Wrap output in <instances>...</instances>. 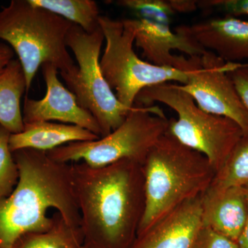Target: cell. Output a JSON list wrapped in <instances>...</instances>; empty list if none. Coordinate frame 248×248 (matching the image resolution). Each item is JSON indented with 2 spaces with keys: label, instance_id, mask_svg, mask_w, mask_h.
Masks as SVG:
<instances>
[{
  "label": "cell",
  "instance_id": "obj_10",
  "mask_svg": "<svg viewBox=\"0 0 248 248\" xmlns=\"http://www.w3.org/2000/svg\"><path fill=\"white\" fill-rule=\"evenodd\" d=\"M135 32V45L146 61L155 66L192 71L207 50L181 27L172 31L170 24L125 19Z\"/></svg>",
  "mask_w": 248,
  "mask_h": 248
},
{
  "label": "cell",
  "instance_id": "obj_21",
  "mask_svg": "<svg viewBox=\"0 0 248 248\" xmlns=\"http://www.w3.org/2000/svg\"><path fill=\"white\" fill-rule=\"evenodd\" d=\"M10 136L0 125V200L11 195L19 180V170L9 148Z\"/></svg>",
  "mask_w": 248,
  "mask_h": 248
},
{
  "label": "cell",
  "instance_id": "obj_27",
  "mask_svg": "<svg viewBox=\"0 0 248 248\" xmlns=\"http://www.w3.org/2000/svg\"><path fill=\"white\" fill-rule=\"evenodd\" d=\"M245 187H246V198H247L248 217L244 232L238 241L240 248H248V186Z\"/></svg>",
  "mask_w": 248,
  "mask_h": 248
},
{
  "label": "cell",
  "instance_id": "obj_12",
  "mask_svg": "<svg viewBox=\"0 0 248 248\" xmlns=\"http://www.w3.org/2000/svg\"><path fill=\"white\" fill-rule=\"evenodd\" d=\"M202 195L174 209L143 234L134 248H195L202 228Z\"/></svg>",
  "mask_w": 248,
  "mask_h": 248
},
{
  "label": "cell",
  "instance_id": "obj_17",
  "mask_svg": "<svg viewBox=\"0 0 248 248\" xmlns=\"http://www.w3.org/2000/svg\"><path fill=\"white\" fill-rule=\"evenodd\" d=\"M31 4L64 18L88 33L100 28L99 9L93 0H29Z\"/></svg>",
  "mask_w": 248,
  "mask_h": 248
},
{
  "label": "cell",
  "instance_id": "obj_5",
  "mask_svg": "<svg viewBox=\"0 0 248 248\" xmlns=\"http://www.w3.org/2000/svg\"><path fill=\"white\" fill-rule=\"evenodd\" d=\"M159 102L177 112L169 120L168 133L182 144L204 155L216 173L244 136L234 122L205 112L177 84L164 83L142 90L135 107H151Z\"/></svg>",
  "mask_w": 248,
  "mask_h": 248
},
{
  "label": "cell",
  "instance_id": "obj_24",
  "mask_svg": "<svg viewBox=\"0 0 248 248\" xmlns=\"http://www.w3.org/2000/svg\"><path fill=\"white\" fill-rule=\"evenodd\" d=\"M228 76L234 83L240 99L248 111V63H240L237 68L228 72Z\"/></svg>",
  "mask_w": 248,
  "mask_h": 248
},
{
  "label": "cell",
  "instance_id": "obj_14",
  "mask_svg": "<svg viewBox=\"0 0 248 248\" xmlns=\"http://www.w3.org/2000/svg\"><path fill=\"white\" fill-rule=\"evenodd\" d=\"M248 217L246 187L215 190L208 188L202 196L203 227L238 242Z\"/></svg>",
  "mask_w": 248,
  "mask_h": 248
},
{
  "label": "cell",
  "instance_id": "obj_2",
  "mask_svg": "<svg viewBox=\"0 0 248 248\" xmlns=\"http://www.w3.org/2000/svg\"><path fill=\"white\" fill-rule=\"evenodd\" d=\"M19 170L14 192L0 200V248H17L28 234L50 231L56 210L73 231L82 235L71 164L59 162L46 152L23 149L13 153Z\"/></svg>",
  "mask_w": 248,
  "mask_h": 248
},
{
  "label": "cell",
  "instance_id": "obj_6",
  "mask_svg": "<svg viewBox=\"0 0 248 248\" xmlns=\"http://www.w3.org/2000/svg\"><path fill=\"white\" fill-rule=\"evenodd\" d=\"M169 124L158 106H134L123 123L107 136L94 141L73 142L46 153L59 162H83L93 168L105 167L124 159L143 164L151 148L167 132Z\"/></svg>",
  "mask_w": 248,
  "mask_h": 248
},
{
  "label": "cell",
  "instance_id": "obj_7",
  "mask_svg": "<svg viewBox=\"0 0 248 248\" xmlns=\"http://www.w3.org/2000/svg\"><path fill=\"white\" fill-rule=\"evenodd\" d=\"M99 25L106 42L100 58L103 76L121 104L128 108H133L142 90L170 81L186 84L200 66L192 71H182L155 66L139 58L135 53V32L125 19L101 16Z\"/></svg>",
  "mask_w": 248,
  "mask_h": 248
},
{
  "label": "cell",
  "instance_id": "obj_4",
  "mask_svg": "<svg viewBox=\"0 0 248 248\" xmlns=\"http://www.w3.org/2000/svg\"><path fill=\"white\" fill-rule=\"evenodd\" d=\"M73 25L29 0H12L0 10V41L17 55L27 79V93L45 63H51L60 73L76 68L66 42Z\"/></svg>",
  "mask_w": 248,
  "mask_h": 248
},
{
  "label": "cell",
  "instance_id": "obj_8",
  "mask_svg": "<svg viewBox=\"0 0 248 248\" xmlns=\"http://www.w3.org/2000/svg\"><path fill=\"white\" fill-rule=\"evenodd\" d=\"M104 42L101 27L88 33L73 24L68 31L66 42L78 65L70 73H60L79 105L97 121L102 130V138L118 128L133 109L121 104L103 76L100 53Z\"/></svg>",
  "mask_w": 248,
  "mask_h": 248
},
{
  "label": "cell",
  "instance_id": "obj_3",
  "mask_svg": "<svg viewBox=\"0 0 248 248\" xmlns=\"http://www.w3.org/2000/svg\"><path fill=\"white\" fill-rule=\"evenodd\" d=\"M145 207L138 236L179 205L205 193L215 170L204 155L166 132L143 164Z\"/></svg>",
  "mask_w": 248,
  "mask_h": 248
},
{
  "label": "cell",
  "instance_id": "obj_13",
  "mask_svg": "<svg viewBox=\"0 0 248 248\" xmlns=\"http://www.w3.org/2000/svg\"><path fill=\"white\" fill-rule=\"evenodd\" d=\"M181 27L202 48L223 61L248 60V20L225 16Z\"/></svg>",
  "mask_w": 248,
  "mask_h": 248
},
{
  "label": "cell",
  "instance_id": "obj_20",
  "mask_svg": "<svg viewBox=\"0 0 248 248\" xmlns=\"http://www.w3.org/2000/svg\"><path fill=\"white\" fill-rule=\"evenodd\" d=\"M116 4L133 13L135 19L148 22L171 24L176 15L170 0H119Z\"/></svg>",
  "mask_w": 248,
  "mask_h": 248
},
{
  "label": "cell",
  "instance_id": "obj_19",
  "mask_svg": "<svg viewBox=\"0 0 248 248\" xmlns=\"http://www.w3.org/2000/svg\"><path fill=\"white\" fill-rule=\"evenodd\" d=\"M55 223L50 231L28 234L19 241L17 248H79L82 235L73 231L55 212Z\"/></svg>",
  "mask_w": 248,
  "mask_h": 248
},
{
  "label": "cell",
  "instance_id": "obj_11",
  "mask_svg": "<svg viewBox=\"0 0 248 248\" xmlns=\"http://www.w3.org/2000/svg\"><path fill=\"white\" fill-rule=\"evenodd\" d=\"M42 72L46 92L38 100L25 98L22 108L24 124L57 121L78 125L102 138V130L94 117L79 105L76 95L59 79L58 68L46 63L42 65Z\"/></svg>",
  "mask_w": 248,
  "mask_h": 248
},
{
  "label": "cell",
  "instance_id": "obj_1",
  "mask_svg": "<svg viewBox=\"0 0 248 248\" xmlns=\"http://www.w3.org/2000/svg\"><path fill=\"white\" fill-rule=\"evenodd\" d=\"M71 166L87 248H115L138 236L145 207L143 164L124 159L102 168Z\"/></svg>",
  "mask_w": 248,
  "mask_h": 248
},
{
  "label": "cell",
  "instance_id": "obj_22",
  "mask_svg": "<svg viewBox=\"0 0 248 248\" xmlns=\"http://www.w3.org/2000/svg\"><path fill=\"white\" fill-rule=\"evenodd\" d=\"M197 4L198 9L217 10L229 17H248V0H205Z\"/></svg>",
  "mask_w": 248,
  "mask_h": 248
},
{
  "label": "cell",
  "instance_id": "obj_16",
  "mask_svg": "<svg viewBox=\"0 0 248 248\" xmlns=\"http://www.w3.org/2000/svg\"><path fill=\"white\" fill-rule=\"evenodd\" d=\"M27 79L20 62L14 58L0 74V125L11 134L24 129L21 99Z\"/></svg>",
  "mask_w": 248,
  "mask_h": 248
},
{
  "label": "cell",
  "instance_id": "obj_18",
  "mask_svg": "<svg viewBox=\"0 0 248 248\" xmlns=\"http://www.w3.org/2000/svg\"><path fill=\"white\" fill-rule=\"evenodd\" d=\"M248 186V135L236 143L208 188L220 190Z\"/></svg>",
  "mask_w": 248,
  "mask_h": 248
},
{
  "label": "cell",
  "instance_id": "obj_28",
  "mask_svg": "<svg viewBox=\"0 0 248 248\" xmlns=\"http://www.w3.org/2000/svg\"><path fill=\"white\" fill-rule=\"evenodd\" d=\"M79 248H86V247H79Z\"/></svg>",
  "mask_w": 248,
  "mask_h": 248
},
{
  "label": "cell",
  "instance_id": "obj_25",
  "mask_svg": "<svg viewBox=\"0 0 248 248\" xmlns=\"http://www.w3.org/2000/svg\"><path fill=\"white\" fill-rule=\"evenodd\" d=\"M174 12L177 14H187L198 9L197 1L192 0H170Z\"/></svg>",
  "mask_w": 248,
  "mask_h": 248
},
{
  "label": "cell",
  "instance_id": "obj_26",
  "mask_svg": "<svg viewBox=\"0 0 248 248\" xmlns=\"http://www.w3.org/2000/svg\"><path fill=\"white\" fill-rule=\"evenodd\" d=\"M15 55L14 50L7 44L0 42V74L11 60H14Z\"/></svg>",
  "mask_w": 248,
  "mask_h": 248
},
{
  "label": "cell",
  "instance_id": "obj_23",
  "mask_svg": "<svg viewBox=\"0 0 248 248\" xmlns=\"http://www.w3.org/2000/svg\"><path fill=\"white\" fill-rule=\"evenodd\" d=\"M195 248H240L239 244L210 228L203 227L201 231Z\"/></svg>",
  "mask_w": 248,
  "mask_h": 248
},
{
  "label": "cell",
  "instance_id": "obj_15",
  "mask_svg": "<svg viewBox=\"0 0 248 248\" xmlns=\"http://www.w3.org/2000/svg\"><path fill=\"white\" fill-rule=\"evenodd\" d=\"M99 138L78 125L39 122L24 124L21 133L11 134L9 148L12 153L23 149L48 152L73 142L94 141Z\"/></svg>",
  "mask_w": 248,
  "mask_h": 248
},
{
  "label": "cell",
  "instance_id": "obj_9",
  "mask_svg": "<svg viewBox=\"0 0 248 248\" xmlns=\"http://www.w3.org/2000/svg\"><path fill=\"white\" fill-rule=\"evenodd\" d=\"M239 63L223 61L211 52L201 57L200 66L186 84L179 87L190 94L202 110L229 119L248 135V111L240 99L228 72Z\"/></svg>",
  "mask_w": 248,
  "mask_h": 248
}]
</instances>
